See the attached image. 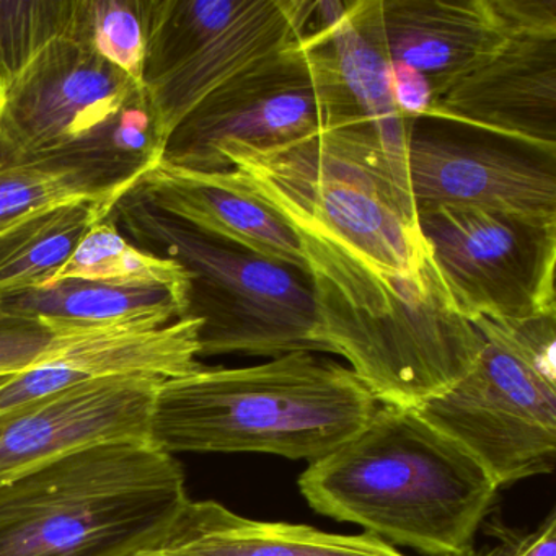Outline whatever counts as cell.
I'll return each instance as SVG.
<instances>
[{"mask_svg": "<svg viewBox=\"0 0 556 556\" xmlns=\"http://www.w3.org/2000/svg\"><path fill=\"white\" fill-rule=\"evenodd\" d=\"M318 30L327 37L344 89L350 93L361 119L379 139L396 187L403 197L413 201L406 170V148L415 119H408L400 112L393 97L392 63L383 38L380 0L346 2L341 17Z\"/></svg>", "mask_w": 556, "mask_h": 556, "instance_id": "cell-20", "label": "cell"}, {"mask_svg": "<svg viewBox=\"0 0 556 556\" xmlns=\"http://www.w3.org/2000/svg\"><path fill=\"white\" fill-rule=\"evenodd\" d=\"M190 497L149 439L76 448L0 486V556H132L161 548Z\"/></svg>", "mask_w": 556, "mask_h": 556, "instance_id": "cell-4", "label": "cell"}, {"mask_svg": "<svg viewBox=\"0 0 556 556\" xmlns=\"http://www.w3.org/2000/svg\"><path fill=\"white\" fill-rule=\"evenodd\" d=\"M298 484L318 514L431 556L471 555L500 490L458 442L416 409L390 405L308 464Z\"/></svg>", "mask_w": 556, "mask_h": 556, "instance_id": "cell-2", "label": "cell"}, {"mask_svg": "<svg viewBox=\"0 0 556 556\" xmlns=\"http://www.w3.org/2000/svg\"><path fill=\"white\" fill-rule=\"evenodd\" d=\"M170 556H406L370 533L247 519L214 501L185 507L161 546Z\"/></svg>", "mask_w": 556, "mask_h": 556, "instance_id": "cell-19", "label": "cell"}, {"mask_svg": "<svg viewBox=\"0 0 556 556\" xmlns=\"http://www.w3.org/2000/svg\"><path fill=\"white\" fill-rule=\"evenodd\" d=\"M112 219L139 249L175 260L190 273L188 315L203 320L200 357L328 353L318 340L314 292L304 273L210 239L136 190L118 201Z\"/></svg>", "mask_w": 556, "mask_h": 556, "instance_id": "cell-7", "label": "cell"}, {"mask_svg": "<svg viewBox=\"0 0 556 556\" xmlns=\"http://www.w3.org/2000/svg\"><path fill=\"white\" fill-rule=\"evenodd\" d=\"M190 298L157 286L64 279L0 298V320L34 321L53 334L155 330L187 317Z\"/></svg>", "mask_w": 556, "mask_h": 556, "instance_id": "cell-18", "label": "cell"}, {"mask_svg": "<svg viewBox=\"0 0 556 556\" xmlns=\"http://www.w3.org/2000/svg\"><path fill=\"white\" fill-rule=\"evenodd\" d=\"M70 40L142 86L149 40V0H73Z\"/></svg>", "mask_w": 556, "mask_h": 556, "instance_id": "cell-24", "label": "cell"}, {"mask_svg": "<svg viewBox=\"0 0 556 556\" xmlns=\"http://www.w3.org/2000/svg\"><path fill=\"white\" fill-rule=\"evenodd\" d=\"M457 126L413 122L406 170L416 210L477 207L556 219V154Z\"/></svg>", "mask_w": 556, "mask_h": 556, "instance_id": "cell-12", "label": "cell"}, {"mask_svg": "<svg viewBox=\"0 0 556 556\" xmlns=\"http://www.w3.org/2000/svg\"><path fill=\"white\" fill-rule=\"evenodd\" d=\"M132 556H170L167 552H165L164 548H152V549H144V552L136 553V555Z\"/></svg>", "mask_w": 556, "mask_h": 556, "instance_id": "cell-30", "label": "cell"}, {"mask_svg": "<svg viewBox=\"0 0 556 556\" xmlns=\"http://www.w3.org/2000/svg\"><path fill=\"white\" fill-rule=\"evenodd\" d=\"M4 379H8V377H4ZM4 379H0V382H2V380H4Z\"/></svg>", "mask_w": 556, "mask_h": 556, "instance_id": "cell-31", "label": "cell"}, {"mask_svg": "<svg viewBox=\"0 0 556 556\" xmlns=\"http://www.w3.org/2000/svg\"><path fill=\"white\" fill-rule=\"evenodd\" d=\"M201 325V318L187 315L155 330L56 334L40 361L0 382V412L93 380H168L197 372L203 367Z\"/></svg>", "mask_w": 556, "mask_h": 556, "instance_id": "cell-15", "label": "cell"}, {"mask_svg": "<svg viewBox=\"0 0 556 556\" xmlns=\"http://www.w3.org/2000/svg\"><path fill=\"white\" fill-rule=\"evenodd\" d=\"M113 210L109 204H74L0 233V298L47 286L87 230Z\"/></svg>", "mask_w": 556, "mask_h": 556, "instance_id": "cell-21", "label": "cell"}, {"mask_svg": "<svg viewBox=\"0 0 556 556\" xmlns=\"http://www.w3.org/2000/svg\"><path fill=\"white\" fill-rule=\"evenodd\" d=\"M56 338L34 321L0 320V379L34 366L51 350Z\"/></svg>", "mask_w": 556, "mask_h": 556, "instance_id": "cell-26", "label": "cell"}, {"mask_svg": "<svg viewBox=\"0 0 556 556\" xmlns=\"http://www.w3.org/2000/svg\"><path fill=\"white\" fill-rule=\"evenodd\" d=\"M380 14L390 61L422 74L432 100L509 38L490 0H380Z\"/></svg>", "mask_w": 556, "mask_h": 556, "instance_id": "cell-17", "label": "cell"}, {"mask_svg": "<svg viewBox=\"0 0 556 556\" xmlns=\"http://www.w3.org/2000/svg\"><path fill=\"white\" fill-rule=\"evenodd\" d=\"M509 37L556 35V0H490Z\"/></svg>", "mask_w": 556, "mask_h": 556, "instance_id": "cell-27", "label": "cell"}, {"mask_svg": "<svg viewBox=\"0 0 556 556\" xmlns=\"http://www.w3.org/2000/svg\"><path fill=\"white\" fill-rule=\"evenodd\" d=\"M357 122L363 119L327 37L311 30L203 100L175 129L162 161L181 170L217 174L226 146L276 148Z\"/></svg>", "mask_w": 556, "mask_h": 556, "instance_id": "cell-9", "label": "cell"}, {"mask_svg": "<svg viewBox=\"0 0 556 556\" xmlns=\"http://www.w3.org/2000/svg\"><path fill=\"white\" fill-rule=\"evenodd\" d=\"M425 118L480 129L556 154V35H513L468 71Z\"/></svg>", "mask_w": 556, "mask_h": 556, "instance_id": "cell-14", "label": "cell"}, {"mask_svg": "<svg viewBox=\"0 0 556 556\" xmlns=\"http://www.w3.org/2000/svg\"><path fill=\"white\" fill-rule=\"evenodd\" d=\"M390 79H392L393 97L400 112L408 119L425 118L432 102L429 80L418 71L399 63H392Z\"/></svg>", "mask_w": 556, "mask_h": 556, "instance_id": "cell-29", "label": "cell"}, {"mask_svg": "<svg viewBox=\"0 0 556 556\" xmlns=\"http://www.w3.org/2000/svg\"><path fill=\"white\" fill-rule=\"evenodd\" d=\"M295 232L318 340L350 363L379 405L419 408L477 363L480 331L455 308L432 256L421 268L393 271L327 237Z\"/></svg>", "mask_w": 556, "mask_h": 556, "instance_id": "cell-1", "label": "cell"}, {"mask_svg": "<svg viewBox=\"0 0 556 556\" xmlns=\"http://www.w3.org/2000/svg\"><path fill=\"white\" fill-rule=\"evenodd\" d=\"M161 382L154 377H112L2 409L0 486L86 445L148 439Z\"/></svg>", "mask_w": 556, "mask_h": 556, "instance_id": "cell-13", "label": "cell"}, {"mask_svg": "<svg viewBox=\"0 0 556 556\" xmlns=\"http://www.w3.org/2000/svg\"><path fill=\"white\" fill-rule=\"evenodd\" d=\"M131 188L66 168L14 167L0 170V233L41 214L74 204L115 207Z\"/></svg>", "mask_w": 556, "mask_h": 556, "instance_id": "cell-23", "label": "cell"}, {"mask_svg": "<svg viewBox=\"0 0 556 556\" xmlns=\"http://www.w3.org/2000/svg\"><path fill=\"white\" fill-rule=\"evenodd\" d=\"M87 279L116 286H157L190 298L191 276L180 263L139 249L123 236L110 214L93 224L71 258L47 286Z\"/></svg>", "mask_w": 556, "mask_h": 556, "instance_id": "cell-22", "label": "cell"}, {"mask_svg": "<svg viewBox=\"0 0 556 556\" xmlns=\"http://www.w3.org/2000/svg\"><path fill=\"white\" fill-rule=\"evenodd\" d=\"M162 155L142 86L70 38L0 93V170L66 168L135 190Z\"/></svg>", "mask_w": 556, "mask_h": 556, "instance_id": "cell-6", "label": "cell"}, {"mask_svg": "<svg viewBox=\"0 0 556 556\" xmlns=\"http://www.w3.org/2000/svg\"><path fill=\"white\" fill-rule=\"evenodd\" d=\"M73 0H0V93L54 41L70 38Z\"/></svg>", "mask_w": 556, "mask_h": 556, "instance_id": "cell-25", "label": "cell"}, {"mask_svg": "<svg viewBox=\"0 0 556 556\" xmlns=\"http://www.w3.org/2000/svg\"><path fill=\"white\" fill-rule=\"evenodd\" d=\"M308 0H149L142 89L159 141L237 74L308 34Z\"/></svg>", "mask_w": 556, "mask_h": 556, "instance_id": "cell-10", "label": "cell"}, {"mask_svg": "<svg viewBox=\"0 0 556 556\" xmlns=\"http://www.w3.org/2000/svg\"><path fill=\"white\" fill-rule=\"evenodd\" d=\"M213 175L262 201L294 229L334 240L377 268L405 271L431 260L415 203L396 187L367 123L276 148L226 146Z\"/></svg>", "mask_w": 556, "mask_h": 556, "instance_id": "cell-5", "label": "cell"}, {"mask_svg": "<svg viewBox=\"0 0 556 556\" xmlns=\"http://www.w3.org/2000/svg\"><path fill=\"white\" fill-rule=\"evenodd\" d=\"M416 216L445 289L467 320L556 314V219L457 206L419 207Z\"/></svg>", "mask_w": 556, "mask_h": 556, "instance_id": "cell-11", "label": "cell"}, {"mask_svg": "<svg viewBox=\"0 0 556 556\" xmlns=\"http://www.w3.org/2000/svg\"><path fill=\"white\" fill-rule=\"evenodd\" d=\"M152 206L217 242L292 266L308 276L294 227L271 207L213 174L181 170L161 161L135 188Z\"/></svg>", "mask_w": 556, "mask_h": 556, "instance_id": "cell-16", "label": "cell"}, {"mask_svg": "<svg viewBox=\"0 0 556 556\" xmlns=\"http://www.w3.org/2000/svg\"><path fill=\"white\" fill-rule=\"evenodd\" d=\"M471 556V555H468ZM477 556H556L555 510L529 533H501L500 542Z\"/></svg>", "mask_w": 556, "mask_h": 556, "instance_id": "cell-28", "label": "cell"}, {"mask_svg": "<svg viewBox=\"0 0 556 556\" xmlns=\"http://www.w3.org/2000/svg\"><path fill=\"white\" fill-rule=\"evenodd\" d=\"M483 346L451 389L416 412L470 452L497 488L556 464V314L471 320Z\"/></svg>", "mask_w": 556, "mask_h": 556, "instance_id": "cell-8", "label": "cell"}, {"mask_svg": "<svg viewBox=\"0 0 556 556\" xmlns=\"http://www.w3.org/2000/svg\"><path fill=\"white\" fill-rule=\"evenodd\" d=\"M377 406L348 367L298 351L164 380L148 439L170 455L273 454L312 464L350 441Z\"/></svg>", "mask_w": 556, "mask_h": 556, "instance_id": "cell-3", "label": "cell"}]
</instances>
